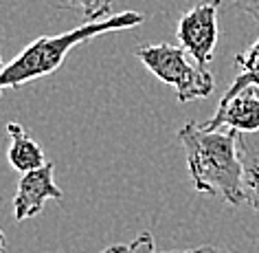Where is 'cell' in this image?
Instances as JSON below:
<instances>
[{
  "label": "cell",
  "instance_id": "5bb4252c",
  "mask_svg": "<svg viewBox=\"0 0 259 253\" xmlns=\"http://www.w3.org/2000/svg\"><path fill=\"white\" fill-rule=\"evenodd\" d=\"M125 251H127V244H110L101 253H125Z\"/></svg>",
  "mask_w": 259,
  "mask_h": 253
},
{
  "label": "cell",
  "instance_id": "9c48e42d",
  "mask_svg": "<svg viewBox=\"0 0 259 253\" xmlns=\"http://www.w3.org/2000/svg\"><path fill=\"white\" fill-rule=\"evenodd\" d=\"M235 64L242 68V73L233 80V84L224 93L222 99H229V97L239 93V90L246 86H250V84H259V40L255 44H250V47L246 49V53L235 55Z\"/></svg>",
  "mask_w": 259,
  "mask_h": 253
},
{
  "label": "cell",
  "instance_id": "2e32d148",
  "mask_svg": "<svg viewBox=\"0 0 259 253\" xmlns=\"http://www.w3.org/2000/svg\"><path fill=\"white\" fill-rule=\"evenodd\" d=\"M3 68H5V64H3V60H0V73H3Z\"/></svg>",
  "mask_w": 259,
  "mask_h": 253
},
{
  "label": "cell",
  "instance_id": "277c9868",
  "mask_svg": "<svg viewBox=\"0 0 259 253\" xmlns=\"http://www.w3.org/2000/svg\"><path fill=\"white\" fill-rule=\"evenodd\" d=\"M222 0H206L196 5L178 20V42L200 66H206L213 60L218 44V9Z\"/></svg>",
  "mask_w": 259,
  "mask_h": 253
},
{
  "label": "cell",
  "instance_id": "ba28073f",
  "mask_svg": "<svg viewBox=\"0 0 259 253\" xmlns=\"http://www.w3.org/2000/svg\"><path fill=\"white\" fill-rule=\"evenodd\" d=\"M7 134L11 139V146L7 150V161L14 170L24 174V172L37 170V167H42L44 163H47V161H44V150L35 143V139L24 130L22 123L9 121L7 123Z\"/></svg>",
  "mask_w": 259,
  "mask_h": 253
},
{
  "label": "cell",
  "instance_id": "3957f363",
  "mask_svg": "<svg viewBox=\"0 0 259 253\" xmlns=\"http://www.w3.org/2000/svg\"><path fill=\"white\" fill-rule=\"evenodd\" d=\"M134 55L160 82L176 88V99L180 103L204 99L215 88L213 75L206 70V66H200L198 62L191 64L187 60L189 53L183 47H176V44L169 42L147 44V47H139L134 51Z\"/></svg>",
  "mask_w": 259,
  "mask_h": 253
},
{
  "label": "cell",
  "instance_id": "4fadbf2b",
  "mask_svg": "<svg viewBox=\"0 0 259 253\" xmlns=\"http://www.w3.org/2000/svg\"><path fill=\"white\" fill-rule=\"evenodd\" d=\"M196 253H233V251L224 249V246H213V244H204V246H200V249H196Z\"/></svg>",
  "mask_w": 259,
  "mask_h": 253
},
{
  "label": "cell",
  "instance_id": "9a60e30c",
  "mask_svg": "<svg viewBox=\"0 0 259 253\" xmlns=\"http://www.w3.org/2000/svg\"><path fill=\"white\" fill-rule=\"evenodd\" d=\"M5 249H7V240H5V233L0 231V253H3Z\"/></svg>",
  "mask_w": 259,
  "mask_h": 253
},
{
  "label": "cell",
  "instance_id": "6da1fadb",
  "mask_svg": "<svg viewBox=\"0 0 259 253\" xmlns=\"http://www.w3.org/2000/svg\"><path fill=\"white\" fill-rule=\"evenodd\" d=\"M187 154V167L198 192L222 196L229 205L244 203L242 161L237 154V130H204L187 121L178 130Z\"/></svg>",
  "mask_w": 259,
  "mask_h": 253
},
{
  "label": "cell",
  "instance_id": "8fae6325",
  "mask_svg": "<svg viewBox=\"0 0 259 253\" xmlns=\"http://www.w3.org/2000/svg\"><path fill=\"white\" fill-rule=\"evenodd\" d=\"M125 253H196L193 251H156V246H154V238L152 233H141V236L134 240V242L127 244V251Z\"/></svg>",
  "mask_w": 259,
  "mask_h": 253
},
{
  "label": "cell",
  "instance_id": "5b68a950",
  "mask_svg": "<svg viewBox=\"0 0 259 253\" xmlns=\"http://www.w3.org/2000/svg\"><path fill=\"white\" fill-rule=\"evenodd\" d=\"M53 172H55L53 163H44L37 170L24 172L20 176L14 196V216L18 223L40 213L47 200H62L64 192L55 185Z\"/></svg>",
  "mask_w": 259,
  "mask_h": 253
},
{
  "label": "cell",
  "instance_id": "52a82bcc",
  "mask_svg": "<svg viewBox=\"0 0 259 253\" xmlns=\"http://www.w3.org/2000/svg\"><path fill=\"white\" fill-rule=\"evenodd\" d=\"M237 154L242 161L244 203L259 211V130L237 132Z\"/></svg>",
  "mask_w": 259,
  "mask_h": 253
},
{
  "label": "cell",
  "instance_id": "30bf717a",
  "mask_svg": "<svg viewBox=\"0 0 259 253\" xmlns=\"http://www.w3.org/2000/svg\"><path fill=\"white\" fill-rule=\"evenodd\" d=\"M68 7L79 9L86 22H97L110 16L112 9V0H68Z\"/></svg>",
  "mask_w": 259,
  "mask_h": 253
},
{
  "label": "cell",
  "instance_id": "8992f818",
  "mask_svg": "<svg viewBox=\"0 0 259 253\" xmlns=\"http://www.w3.org/2000/svg\"><path fill=\"white\" fill-rule=\"evenodd\" d=\"M202 128L204 130L233 128L237 132L259 130V84H250L229 99H220L215 115L202 123Z\"/></svg>",
  "mask_w": 259,
  "mask_h": 253
},
{
  "label": "cell",
  "instance_id": "7c38bea8",
  "mask_svg": "<svg viewBox=\"0 0 259 253\" xmlns=\"http://www.w3.org/2000/svg\"><path fill=\"white\" fill-rule=\"evenodd\" d=\"M233 7L252 16V20L259 24V0H233Z\"/></svg>",
  "mask_w": 259,
  "mask_h": 253
},
{
  "label": "cell",
  "instance_id": "7a4b0ae2",
  "mask_svg": "<svg viewBox=\"0 0 259 253\" xmlns=\"http://www.w3.org/2000/svg\"><path fill=\"white\" fill-rule=\"evenodd\" d=\"M145 20L143 14L137 11H123V14L108 16L97 22H83L73 31L60 35H42L35 42H31L14 62L5 64L3 73H0V95L7 88H20L29 82H35L40 77H47L55 73L64 64L66 55L75 47H79L90 38L106 35L110 31H123L139 27Z\"/></svg>",
  "mask_w": 259,
  "mask_h": 253
}]
</instances>
